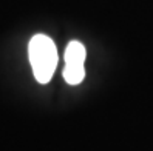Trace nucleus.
<instances>
[{
  "label": "nucleus",
  "instance_id": "obj_1",
  "mask_svg": "<svg viewBox=\"0 0 153 151\" xmlns=\"http://www.w3.org/2000/svg\"><path fill=\"white\" fill-rule=\"evenodd\" d=\"M28 54L34 77L39 83H48L57 66V49L48 35L36 34L30 40Z\"/></svg>",
  "mask_w": 153,
  "mask_h": 151
},
{
  "label": "nucleus",
  "instance_id": "obj_2",
  "mask_svg": "<svg viewBox=\"0 0 153 151\" xmlns=\"http://www.w3.org/2000/svg\"><path fill=\"white\" fill-rule=\"evenodd\" d=\"M85 46L77 40H71L65 49V66H64V79L68 85H79L85 77Z\"/></svg>",
  "mask_w": 153,
  "mask_h": 151
}]
</instances>
